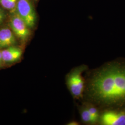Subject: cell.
<instances>
[{"label": "cell", "instance_id": "6da1fadb", "mask_svg": "<svg viewBox=\"0 0 125 125\" xmlns=\"http://www.w3.org/2000/svg\"><path fill=\"white\" fill-rule=\"evenodd\" d=\"M82 101L101 110L125 107V58H119L86 71Z\"/></svg>", "mask_w": 125, "mask_h": 125}, {"label": "cell", "instance_id": "7a4b0ae2", "mask_svg": "<svg viewBox=\"0 0 125 125\" xmlns=\"http://www.w3.org/2000/svg\"><path fill=\"white\" fill-rule=\"evenodd\" d=\"M89 70V67L82 64L73 68L66 76V84L74 99L82 100L86 86L85 77L83 73Z\"/></svg>", "mask_w": 125, "mask_h": 125}, {"label": "cell", "instance_id": "3957f363", "mask_svg": "<svg viewBox=\"0 0 125 125\" xmlns=\"http://www.w3.org/2000/svg\"><path fill=\"white\" fill-rule=\"evenodd\" d=\"M98 125H125V107L101 110Z\"/></svg>", "mask_w": 125, "mask_h": 125}, {"label": "cell", "instance_id": "277c9868", "mask_svg": "<svg viewBox=\"0 0 125 125\" xmlns=\"http://www.w3.org/2000/svg\"><path fill=\"white\" fill-rule=\"evenodd\" d=\"M15 11L30 29L35 27L36 12L30 0H18Z\"/></svg>", "mask_w": 125, "mask_h": 125}, {"label": "cell", "instance_id": "5b68a950", "mask_svg": "<svg viewBox=\"0 0 125 125\" xmlns=\"http://www.w3.org/2000/svg\"><path fill=\"white\" fill-rule=\"evenodd\" d=\"M10 26L15 36L21 41L25 43L28 40L31 35L30 28L15 12L10 17Z\"/></svg>", "mask_w": 125, "mask_h": 125}, {"label": "cell", "instance_id": "8992f818", "mask_svg": "<svg viewBox=\"0 0 125 125\" xmlns=\"http://www.w3.org/2000/svg\"><path fill=\"white\" fill-rule=\"evenodd\" d=\"M3 62L7 63L16 62L21 58L23 51L20 47L11 46L1 50Z\"/></svg>", "mask_w": 125, "mask_h": 125}, {"label": "cell", "instance_id": "52a82bcc", "mask_svg": "<svg viewBox=\"0 0 125 125\" xmlns=\"http://www.w3.org/2000/svg\"><path fill=\"white\" fill-rule=\"evenodd\" d=\"M16 43V36L11 28L4 27L0 29V48L15 45Z\"/></svg>", "mask_w": 125, "mask_h": 125}, {"label": "cell", "instance_id": "ba28073f", "mask_svg": "<svg viewBox=\"0 0 125 125\" xmlns=\"http://www.w3.org/2000/svg\"><path fill=\"white\" fill-rule=\"evenodd\" d=\"M83 103H84L85 104L86 107H87L92 117L94 125H98L101 110L96 106L91 103L85 101H83Z\"/></svg>", "mask_w": 125, "mask_h": 125}, {"label": "cell", "instance_id": "9c48e42d", "mask_svg": "<svg viewBox=\"0 0 125 125\" xmlns=\"http://www.w3.org/2000/svg\"><path fill=\"white\" fill-rule=\"evenodd\" d=\"M78 108L82 122L85 125H94L92 117L84 103L82 102L81 105L79 106Z\"/></svg>", "mask_w": 125, "mask_h": 125}, {"label": "cell", "instance_id": "30bf717a", "mask_svg": "<svg viewBox=\"0 0 125 125\" xmlns=\"http://www.w3.org/2000/svg\"><path fill=\"white\" fill-rule=\"evenodd\" d=\"M18 0H0V5L4 9L13 11L15 10Z\"/></svg>", "mask_w": 125, "mask_h": 125}, {"label": "cell", "instance_id": "8fae6325", "mask_svg": "<svg viewBox=\"0 0 125 125\" xmlns=\"http://www.w3.org/2000/svg\"><path fill=\"white\" fill-rule=\"evenodd\" d=\"M6 15V14L4 9L0 7V25L4 21Z\"/></svg>", "mask_w": 125, "mask_h": 125}, {"label": "cell", "instance_id": "7c38bea8", "mask_svg": "<svg viewBox=\"0 0 125 125\" xmlns=\"http://www.w3.org/2000/svg\"><path fill=\"white\" fill-rule=\"evenodd\" d=\"M80 123L78 122L77 121H75V120H72L69 122L67 124V125H80Z\"/></svg>", "mask_w": 125, "mask_h": 125}, {"label": "cell", "instance_id": "4fadbf2b", "mask_svg": "<svg viewBox=\"0 0 125 125\" xmlns=\"http://www.w3.org/2000/svg\"><path fill=\"white\" fill-rule=\"evenodd\" d=\"M3 62V60H2V52H1V50H0V67L1 66Z\"/></svg>", "mask_w": 125, "mask_h": 125}, {"label": "cell", "instance_id": "5bb4252c", "mask_svg": "<svg viewBox=\"0 0 125 125\" xmlns=\"http://www.w3.org/2000/svg\"></svg>", "mask_w": 125, "mask_h": 125}]
</instances>
